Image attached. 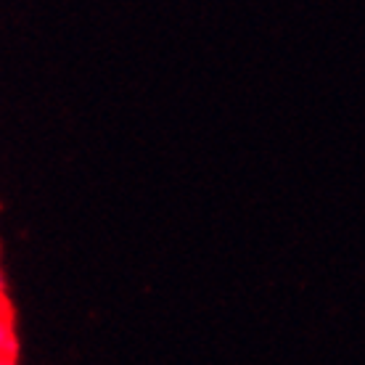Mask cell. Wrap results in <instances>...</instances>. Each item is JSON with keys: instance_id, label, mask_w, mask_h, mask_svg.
Here are the masks:
<instances>
[{"instance_id": "6da1fadb", "label": "cell", "mask_w": 365, "mask_h": 365, "mask_svg": "<svg viewBox=\"0 0 365 365\" xmlns=\"http://www.w3.org/2000/svg\"><path fill=\"white\" fill-rule=\"evenodd\" d=\"M19 352V339L16 326H14V312L11 304H0V355L3 357H16Z\"/></svg>"}, {"instance_id": "7a4b0ae2", "label": "cell", "mask_w": 365, "mask_h": 365, "mask_svg": "<svg viewBox=\"0 0 365 365\" xmlns=\"http://www.w3.org/2000/svg\"><path fill=\"white\" fill-rule=\"evenodd\" d=\"M0 365H16V357H3V355H0Z\"/></svg>"}, {"instance_id": "3957f363", "label": "cell", "mask_w": 365, "mask_h": 365, "mask_svg": "<svg viewBox=\"0 0 365 365\" xmlns=\"http://www.w3.org/2000/svg\"><path fill=\"white\" fill-rule=\"evenodd\" d=\"M6 292H3V273H0V304H6Z\"/></svg>"}]
</instances>
